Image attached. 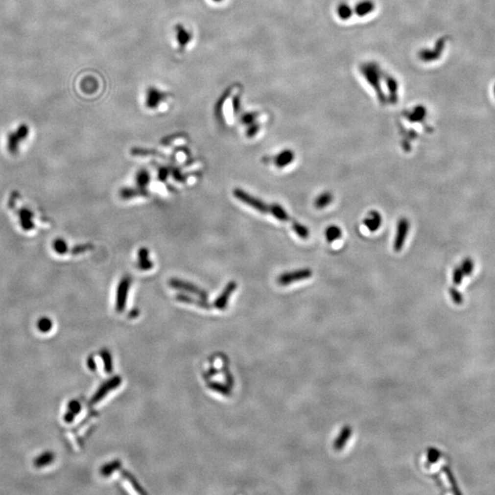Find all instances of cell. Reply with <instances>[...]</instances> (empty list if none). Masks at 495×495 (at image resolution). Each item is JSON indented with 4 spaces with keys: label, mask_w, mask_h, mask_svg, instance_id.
<instances>
[{
    "label": "cell",
    "mask_w": 495,
    "mask_h": 495,
    "mask_svg": "<svg viewBox=\"0 0 495 495\" xmlns=\"http://www.w3.org/2000/svg\"><path fill=\"white\" fill-rule=\"evenodd\" d=\"M462 270V272L464 273L465 276H470L474 270V262L473 260L471 258H465L462 262H461V265L459 266Z\"/></svg>",
    "instance_id": "31"
},
{
    "label": "cell",
    "mask_w": 495,
    "mask_h": 495,
    "mask_svg": "<svg viewBox=\"0 0 495 495\" xmlns=\"http://www.w3.org/2000/svg\"><path fill=\"white\" fill-rule=\"evenodd\" d=\"M270 213L280 221L290 220V216L288 215L287 212L278 204H273L272 206H270Z\"/></svg>",
    "instance_id": "20"
},
{
    "label": "cell",
    "mask_w": 495,
    "mask_h": 495,
    "mask_svg": "<svg viewBox=\"0 0 495 495\" xmlns=\"http://www.w3.org/2000/svg\"><path fill=\"white\" fill-rule=\"evenodd\" d=\"M426 116V110L423 108V107H418L416 108L413 112L412 114L410 115L409 119L412 120L413 122H416V121H421L423 120L424 118V117Z\"/></svg>",
    "instance_id": "32"
},
{
    "label": "cell",
    "mask_w": 495,
    "mask_h": 495,
    "mask_svg": "<svg viewBox=\"0 0 495 495\" xmlns=\"http://www.w3.org/2000/svg\"><path fill=\"white\" fill-rule=\"evenodd\" d=\"M175 299L177 301L180 302V303L188 304V305H194V306H198L200 308L207 309V310L211 308V305H209L207 300H204V299H201L199 297L194 298V297H191V296H189L187 294H179L175 296Z\"/></svg>",
    "instance_id": "13"
},
{
    "label": "cell",
    "mask_w": 495,
    "mask_h": 495,
    "mask_svg": "<svg viewBox=\"0 0 495 495\" xmlns=\"http://www.w3.org/2000/svg\"><path fill=\"white\" fill-rule=\"evenodd\" d=\"M333 194L330 192H324L322 194H319L315 200V207L317 209H323L330 206L333 201Z\"/></svg>",
    "instance_id": "22"
},
{
    "label": "cell",
    "mask_w": 495,
    "mask_h": 495,
    "mask_svg": "<svg viewBox=\"0 0 495 495\" xmlns=\"http://www.w3.org/2000/svg\"><path fill=\"white\" fill-rule=\"evenodd\" d=\"M87 366L93 372H94V370H96V364L94 360L93 357H90L89 359H87Z\"/></svg>",
    "instance_id": "46"
},
{
    "label": "cell",
    "mask_w": 495,
    "mask_h": 495,
    "mask_svg": "<svg viewBox=\"0 0 495 495\" xmlns=\"http://www.w3.org/2000/svg\"><path fill=\"white\" fill-rule=\"evenodd\" d=\"M237 287V284L236 282H234V281L230 282L226 285V287L224 288L222 293L214 302V306L215 308L218 309V310H224V309L227 308L228 304L230 301V296L236 291Z\"/></svg>",
    "instance_id": "10"
},
{
    "label": "cell",
    "mask_w": 495,
    "mask_h": 495,
    "mask_svg": "<svg viewBox=\"0 0 495 495\" xmlns=\"http://www.w3.org/2000/svg\"><path fill=\"white\" fill-rule=\"evenodd\" d=\"M53 460H54V454L50 452V451H47L34 459L33 464L36 468H43V467L47 466L51 462H53Z\"/></svg>",
    "instance_id": "23"
},
{
    "label": "cell",
    "mask_w": 495,
    "mask_h": 495,
    "mask_svg": "<svg viewBox=\"0 0 495 495\" xmlns=\"http://www.w3.org/2000/svg\"><path fill=\"white\" fill-rule=\"evenodd\" d=\"M52 247H53L54 251L60 255H65L68 252V244L62 237H59L57 239H55L53 241Z\"/></svg>",
    "instance_id": "30"
},
{
    "label": "cell",
    "mask_w": 495,
    "mask_h": 495,
    "mask_svg": "<svg viewBox=\"0 0 495 495\" xmlns=\"http://www.w3.org/2000/svg\"><path fill=\"white\" fill-rule=\"evenodd\" d=\"M464 273L462 272L461 268L460 267H456L453 271L452 274V280L453 283L455 285H459L461 283H462V280L464 278Z\"/></svg>",
    "instance_id": "38"
},
{
    "label": "cell",
    "mask_w": 495,
    "mask_h": 495,
    "mask_svg": "<svg viewBox=\"0 0 495 495\" xmlns=\"http://www.w3.org/2000/svg\"><path fill=\"white\" fill-rule=\"evenodd\" d=\"M172 94L169 91L158 86H150L145 90L144 105L145 108L153 111L164 110L172 103Z\"/></svg>",
    "instance_id": "2"
},
{
    "label": "cell",
    "mask_w": 495,
    "mask_h": 495,
    "mask_svg": "<svg viewBox=\"0 0 495 495\" xmlns=\"http://www.w3.org/2000/svg\"><path fill=\"white\" fill-rule=\"evenodd\" d=\"M213 4H215V5H220V4H223L225 3L227 0H210Z\"/></svg>",
    "instance_id": "47"
},
{
    "label": "cell",
    "mask_w": 495,
    "mask_h": 495,
    "mask_svg": "<svg viewBox=\"0 0 495 495\" xmlns=\"http://www.w3.org/2000/svg\"><path fill=\"white\" fill-rule=\"evenodd\" d=\"M130 153L134 156H146V155H160V153H158L157 151H153V150H146V149H141V148H134V149H131V151Z\"/></svg>",
    "instance_id": "37"
},
{
    "label": "cell",
    "mask_w": 495,
    "mask_h": 495,
    "mask_svg": "<svg viewBox=\"0 0 495 495\" xmlns=\"http://www.w3.org/2000/svg\"><path fill=\"white\" fill-rule=\"evenodd\" d=\"M259 129H260V125H259V123L257 122V120L255 122L251 123V124L247 126L246 136L250 138V139L254 138V137L258 134Z\"/></svg>",
    "instance_id": "35"
},
{
    "label": "cell",
    "mask_w": 495,
    "mask_h": 495,
    "mask_svg": "<svg viewBox=\"0 0 495 495\" xmlns=\"http://www.w3.org/2000/svg\"><path fill=\"white\" fill-rule=\"evenodd\" d=\"M120 467H121V462L119 460H114L112 462H109L108 464H106L101 468V475H103L105 477H108L111 474H113V472L116 471L120 470Z\"/></svg>",
    "instance_id": "25"
},
{
    "label": "cell",
    "mask_w": 495,
    "mask_h": 495,
    "mask_svg": "<svg viewBox=\"0 0 495 495\" xmlns=\"http://www.w3.org/2000/svg\"><path fill=\"white\" fill-rule=\"evenodd\" d=\"M381 222H382L381 215L377 211L370 212L368 216L363 221L365 227L368 228V230H370L371 232H375L376 230H378L381 225Z\"/></svg>",
    "instance_id": "15"
},
{
    "label": "cell",
    "mask_w": 495,
    "mask_h": 495,
    "mask_svg": "<svg viewBox=\"0 0 495 495\" xmlns=\"http://www.w3.org/2000/svg\"><path fill=\"white\" fill-rule=\"evenodd\" d=\"M119 195L124 200H129L131 198H135L138 196H148V192L140 187L131 188V187H124L119 191Z\"/></svg>",
    "instance_id": "16"
},
{
    "label": "cell",
    "mask_w": 495,
    "mask_h": 495,
    "mask_svg": "<svg viewBox=\"0 0 495 495\" xmlns=\"http://www.w3.org/2000/svg\"><path fill=\"white\" fill-rule=\"evenodd\" d=\"M18 215H19V220H20L21 227H22V229H23V230L29 231V230H32L35 228V224H34V221H33L34 214H33V212L29 208H21L19 210V212H18Z\"/></svg>",
    "instance_id": "11"
},
{
    "label": "cell",
    "mask_w": 495,
    "mask_h": 495,
    "mask_svg": "<svg viewBox=\"0 0 495 495\" xmlns=\"http://www.w3.org/2000/svg\"><path fill=\"white\" fill-rule=\"evenodd\" d=\"M121 475H122L124 479H126L127 481H129V483H130V485L132 486V488L134 489V490L136 491L137 493H139V494H141V495H145V494H146V492H145L143 489H142L141 485V484L137 481L136 479H135V477H134L133 475H131V474L129 473V471H121Z\"/></svg>",
    "instance_id": "27"
},
{
    "label": "cell",
    "mask_w": 495,
    "mask_h": 495,
    "mask_svg": "<svg viewBox=\"0 0 495 495\" xmlns=\"http://www.w3.org/2000/svg\"><path fill=\"white\" fill-rule=\"evenodd\" d=\"M294 160V151L291 150H283L274 157V164L278 168H284L290 165Z\"/></svg>",
    "instance_id": "14"
},
{
    "label": "cell",
    "mask_w": 495,
    "mask_h": 495,
    "mask_svg": "<svg viewBox=\"0 0 495 495\" xmlns=\"http://www.w3.org/2000/svg\"><path fill=\"white\" fill-rule=\"evenodd\" d=\"M233 195L237 198V200L248 205L249 207L257 210L259 213H262V214L270 213V206H268L266 203L261 201L257 197L245 192L244 190H242L240 188H235L233 190Z\"/></svg>",
    "instance_id": "4"
},
{
    "label": "cell",
    "mask_w": 495,
    "mask_h": 495,
    "mask_svg": "<svg viewBox=\"0 0 495 495\" xmlns=\"http://www.w3.org/2000/svg\"><path fill=\"white\" fill-rule=\"evenodd\" d=\"M75 416H75V415H73L72 412H70V411H67V412L65 413V417H64V420H65V423L71 424L72 423V421L74 420Z\"/></svg>",
    "instance_id": "45"
},
{
    "label": "cell",
    "mask_w": 495,
    "mask_h": 495,
    "mask_svg": "<svg viewBox=\"0 0 495 495\" xmlns=\"http://www.w3.org/2000/svg\"><path fill=\"white\" fill-rule=\"evenodd\" d=\"M440 456V453L438 452V450L435 449V448H430L428 450V454H427V458H428V460L430 461L431 463H435L437 462L438 460V458Z\"/></svg>",
    "instance_id": "41"
},
{
    "label": "cell",
    "mask_w": 495,
    "mask_h": 495,
    "mask_svg": "<svg viewBox=\"0 0 495 495\" xmlns=\"http://www.w3.org/2000/svg\"><path fill=\"white\" fill-rule=\"evenodd\" d=\"M243 86L238 83H233L225 89L215 103L214 114L215 119L220 125H227L231 119L235 118L241 108V95Z\"/></svg>",
    "instance_id": "1"
},
{
    "label": "cell",
    "mask_w": 495,
    "mask_h": 495,
    "mask_svg": "<svg viewBox=\"0 0 495 495\" xmlns=\"http://www.w3.org/2000/svg\"><path fill=\"white\" fill-rule=\"evenodd\" d=\"M100 357L104 362V370L107 373H111L113 371V361L111 354L107 351H102L100 352Z\"/></svg>",
    "instance_id": "28"
},
{
    "label": "cell",
    "mask_w": 495,
    "mask_h": 495,
    "mask_svg": "<svg viewBox=\"0 0 495 495\" xmlns=\"http://www.w3.org/2000/svg\"><path fill=\"white\" fill-rule=\"evenodd\" d=\"M259 118V113L257 112H247L240 118V123L245 126H248L251 123L255 122Z\"/></svg>",
    "instance_id": "34"
},
{
    "label": "cell",
    "mask_w": 495,
    "mask_h": 495,
    "mask_svg": "<svg viewBox=\"0 0 495 495\" xmlns=\"http://www.w3.org/2000/svg\"><path fill=\"white\" fill-rule=\"evenodd\" d=\"M312 274H313V272L311 269L304 268V269H299V270H295V271L288 272V273H282L278 277L277 282L280 285L286 286V285L294 283L295 282L311 278Z\"/></svg>",
    "instance_id": "6"
},
{
    "label": "cell",
    "mask_w": 495,
    "mask_h": 495,
    "mask_svg": "<svg viewBox=\"0 0 495 495\" xmlns=\"http://www.w3.org/2000/svg\"><path fill=\"white\" fill-rule=\"evenodd\" d=\"M151 182V174L146 169L139 170L136 174L137 187L145 189Z\"/></svg>",
    "instance_id": "21"
},
{
    "label": "cell",
    "mask_w": 495,
    "mask_h": 495,
    "mask_svg": "<svg viewBox=\"0 0 495 495\" xmlns=\"http://www.w3.org/2000/svg\"><path fill=\"white\" fill-rule=\"evenodd\" d=\"M409 231V221L406 218H401L397 225V231L394 241L395 251H402Z\"/></svg>",
    "instance_id": "9"
},
{
    "label": "cell",
    "mask_w": 495,
    "mask_h": 495,
    "mask_svg": "<svg viewBox=\"0 0 495 495\" xmlns=\"http://www.w3.org/2000/svg\"><path fill=\"white\" fill-rule=\"evenodd\" d=\"M171 173H172L173 178L176 180V181L184 182L185 179H186V178H185V176L182 174V172H181V171H180L178 168H172Z\"/></svg>",
    "instance_id": "43"
},
{
    "label": "cell",
    "mask_w": 495,
    "mask_h": 495,
    "mask_svg": "<svg viewBox=\"0 0 495 495\" xmlns=\"http://www.w3.org/2000/svg\"><path fill=\"white\" fill-rule=\"evenodd\" d=\"M372 7V5H370L369 3H363L360 5V7H359L358 10H359V14L360 15H365L368 13V11L370 10V8Z\"/></svg>",
    "instance_id": "44"
},
{
    "label": "cell",
    "mask_w": 495,
    "mask_h": 495,
    "mask_svg": "<svg viewBox=\"0 0 495 495\" xmlns=\"http://www.w3.org/2000/svg\"><path fill=\"white\" fill-rule=\"evenodd\" d=\"M352 430L351 428V426L349 425H346L342 430L340 432L339 436L337 437V439L335 440L334 442V448L336 450H341L344 446L346 445V443L348 442V440L351 438V435H352Z\"/></svg>",
    "instance_id": "18"
},
{
    "label": "cell",
    "mask_w": 495,
    "mask_h": 495,
    "mask_svg": "<svg viewBox=\"0 0 495 495\" xmlns=\"http://www.w3.org/2000/svg\"><path fill=\"white\" fill-rule=\"evenodd\" d=\"M173 41L175 49L180 54H185L194 47L195 35L194 30L184 23H177L173 26Z\"/></svg>",
    "instance_id": "3"
},
{
    "label": "cell",
    "mask_w": 495,
    "mask_h": 495,
    "mask_svg": "<svg viewBox=\"0 0 495 495\" xmlns=\"http://www.w3.org/2000/svg\"><path fill=\"white\" fill-rule=\"evenodd\" d=\"M341 236H342V231L340 230V228L337 226L333 225L326 230V237H327L328 242H330V243L337 240Z\"/></svg>",
    "instance_id": "26"
},
{
    "label": "cell",
    "mask_w": 495,
    "mask_h": 495,
    "mask_svg": "<svg viewBox=\"0 0 495 495\" xmlns=\"http://www.w3.org/2000/svg\"></svg>",
    "instance_id": "48"
},
{
    "label": "cell",
    "mask_w": 495,
    "mask_h": 495,
    "mask_svg": "<svg viewBox=\"0 0 495 495\" xmlns=\"http://www.w3.org/2000/svg\"><path fill=\"white\" fill-rule=\"evenodd\" d=\"M138 267L141 271H150L153 267V263L150 259V251L142 247L138 251Z\"/></svg>",
    "instance_id": "12"
},
{
    "label": "cell",
    "mask_w": 495,
    "mask_h": 495,
    "mask_svg": "<svg viewBox=\"0 0 495 495\" xmlns=\"http://www.w3.org/2000/svg\"><path fill=\"white\" fill-rule=\"evenodd\" d=\"M292 227L294 232L297 234L298 237H301L303 239H306L309 237V230L306 226L302 225L301 223L297 222L295 220H293Z\"/></svg>",
    "instance_id": "29"
},
{
    "label": "cell",
    "mask_w": 495,
    "mask_h": 495,
    "mask_svg": "<svg viewBox=\"0 0 495 495\" xmlns=\"http://www.w3.org/2000/svg\"><path fill=\"white\" fill-rule=\"evenodd\" d=\"M121 381H122V380H121L120 376H115L112 379L107 380L105 383H103L101 385L100 387L98 388V390L96 391V393L93 395V397L91 398L90 403L91 404H95V403L102 401L108 395L109 392H111V391H113V390H115V389L118 387L121 384Z\"/></svg>",
    "instance_id": "8"
},
{
    "label": "cell",
    "mask_w": 495,
    "mask_h": 495,
    "mask_svg": "<svg viewBox=\"0 0 495 495\" xmlns=\"http://www.w3.org/2000/svg\"><path fill=\"white\" fill-rule=\"evenodd\" d=\"M208 387L210 390L216 392V393L224 395V396H230L231 395V390H230V386L222 384L220 382H217V381L208 382Z\"/></svg>",
    "instance_id": "24"
},
{
    "label": "cell",
    "mask_w": 495,
    "mask_h": 495,
    "mask_svg": "<svg viewBox=\"0 0 495 495\" xmlns=\"http://www.w3.org/2000/svg\"><path fill=\"white\" fill-rule=\"evenodd\" d=\"M130 284L131 278L128 275L124 276L118 283L116 295V311L118 313H122L126 309Z\"/></svg>",
    "instance_id": "5"
},
{
    "label": "cell",
    "mask_w": 495,
    "mask_h": 495,
    "mask_svg": "<svg viewBox=\"0 0 495 495\" xmlns=\"http://www.w3.org/2000/svg\"><path fill=\"white\" fill-rule=\"evenodd\" d=\"M169 285L173 289L181 290L184 292H187L189 294H194L198 296L199 298L207 300L208 301V294L206 291H204L201 288L194 285L193 283L187 282V281L181 280L177 278H172L169 281Z\"/></svg>",
    "instance_id": "7"
},
{
    "label": "cell",
    "mask_w": 495,
    "mask_h": 495,
    "mask_svg": "<svg viewBox=\"0 0 495 495\" xmlns=\"http://www.w3.org/2000/svg\"><path fill=\"white\" fill-rule=\"evenodd\" d=\"M449 294H450V296L452 298L453 302L456 303V304H461L463 302V296L462 294L459 293V291L456 289V288L451 287L449 289Z\"/></svg>",
    "instance_id": "40"
},
{
    "label": "cell",
    "mask_w": 495,
    "mask_h": 495,
    "mask_svg": "<svg viewBox=\"0 0 495 495\" xmlns=\"http://www.w3.org/2000/svg\"><path fill=\"white\" fill-rule=\"evenodd\" d=\"M38 329L43 333H48L52 329V321L48 317H42L38 321Z\"/></svg>",
    "instance_id": "33"
},
{
    "label": "cell",
    "mask_w": 495,
    "mask_h": 495,
    "mask_svg": "<svg viewBox=\"0 0 495 495\" xmlns=\"http://www.w3.org/2000/svg\"><path fill=\"white\" fill-rule=\"evenodd\" d=\"M22 141V138L16 132H10L7 134V151L11 155H17L20 149V144Z\"/></svg>",
    "instance_id": "17"
},
{
    "label": "cell",
    "mask_w": 495,
    "mask_h": 495,
    "mask_svg": "<svg viewBox=\"0 0 495 495\" xmlns=\"http://www.w3.org/2000/svg\"><path fill=\"white\" fill-rule=\"evenodd\" d=\"M94 246L93 244L91 243H86V244H79L74 246L72 249V255H79V254H82L86 251H91L93 250Z\"/></svg>",
    "instance_id": "36"
},
{
    "label": "cell",
    "mask_w": 495,
    "mask_h": 495,
    "mask_svg": "<svg viewBox=\"0 0 495 495\" xmlns=\"http://www.w3.org/2000/svg\"><path fill=\"white\" fill-rule=\"evenodd\" d=\"M444 44H445L444 40H439L438 43H437L436 49L434 50H426V51L424 50L422 53V58L424 61H431V60L438 59L439 57V54H441L442 50L444 49Z\"/></svg>",
    "instance_id": "19"
},
{
    "label": "cell",
    "mask_w": 495,
    "mask_h": 495,
    "mask_svg": "<svg viewBox=\"0 0 495 495\" xmlns=\"http://www.w3.org/2000/svg\"><path fill=\"white\" fill-rule=\"evenodd\" d=\"M81 410H82V406H81V403L78 401L72 400V401L69 402V404H68V411L72 412L73 415L77 416L80 412H81Z\"/></svg>",
    "instance_id": "39"
},
{
    "label": "cell",
    "mask_w": 495,
    "mask_h": 495,
    "mask_svg": "<svg viewBox=\"0 0 495 495\" xmlns=\"http://www.w3.org/2000/svg\"><path fill=\"white\" fill-rule=\"evenodd\" d=\"M170 173V171L166 167H160L158 170V178L161 182H165L168 175Z\"/></svg>",
    "instance_id": "42"
}]
</instances>
